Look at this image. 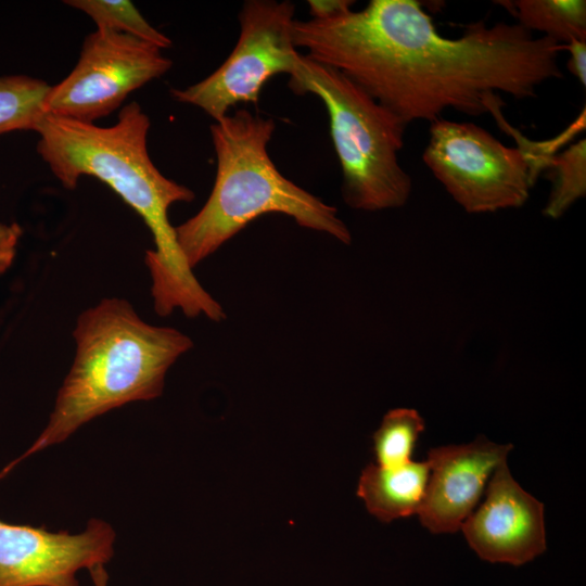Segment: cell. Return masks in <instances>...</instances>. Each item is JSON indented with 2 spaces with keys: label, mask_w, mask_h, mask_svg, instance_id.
<instances>
[{
  "label": "cell",
  "mask_w": 586,
  "mask_h": 586,
  "mask_svg": "<svg viewBox=\"0 0 586 586\" xmlns=\"http://www.w3.org/2000/svg\"><path fill=\"white\" fill-rule=\"evenodd\" d=\"M73 337L75 357L47 426L22 458L64 442L107 411L161 396L168 369L193 347L187 334L148 323L118 297L81 311Z\"/></svg>",
  "instance_id": "obj_3"
},
{
  "label": "cell",
  "mask_w": 586,
  "mask_h": 586,
  "mask_svg": "<svg viewBox=\"0 0 586 586\" xmlns=\"http://www.w3.org/2000/svg\"><path fill=\"white\" fill-rule=\"evenodd\" d=\"M275 129L272 118L244 109L211 125L217 160L212 192L194 216L175 227L178 247L191 269L268 214L286 215L303 228L344 244L352 242L349 229L334 206L279 171L268 152Z\"/></svg>",
  "instance_id": "obj_4"
},
{
  "label": "cell",
  "mask_w": 586,
  "mask_h": 586,
  "mask_svg": "<svg viewBox=\"0 0 586 586\" xmlns=\"http://www.w3.org/2000/svg\"><path fill=\"white\" fill-rule=\"evenodd\" d=\"M518 18V24L537 30L559 43L586 39V1L518 0L501 1Z\"/></svg>",
  "instance_id": "obj_13"
},
{
  "label": "cell",
  "mask_w": 586,
  "mask_h": 586,
  "mask_svg": "<svg viewBox=\"0 0 586 586\" xmlns=\"http://www.w3.org/2000/svg\"><path fill=\"white\" fill-rule=\"evenodd\" d=\"M171 65L154 44L97 28L85 38L73 71L51 86L43 102L44 113L94 124Z\"/></svg>",
  "instance_id": "obj_8"
},
{
  "label": "cell",
  "mask_w": 586,
  "mask_h": 586,
  "mask_svg": "<svg viewBox=\"0 0 586 586\" xmlns=\"http://www.w3.org/2000/svg\"><path fill=\"white\" fill-rule=\"evenodd\" d=\"M64 3L85 12L97 28L136 37L161 50L171 46V40L150 25L128 0H66Z\"/></svg>",
  "instance_id": "obj_17"
},
{
  "label": "cell",
  "mask_w": 586,
  "mask_h": 586,
  "mask_svg": "<svg viewBox=\"0 0 586 586\" xmlns=\"http://www.w3.org/2000/svg\"><path fill=\"white\" fill-rule=\"evenodd\" d=\"M289 87L326 106L346 205L366 212L404 206L412 188L398 160L407 124L342 73L302 53Z\"/></svg>",
  "instance_id": "obj_5"
},
{
  "label": "cell",
  "mask_w": 586,
  "mask_h": 586,
  "mask_svg": "<svg viewBox=\"0 0 586 586\" xmlns=\"http://www.w3.org/2000/svg\"><path fill=\"white\" fill-rule=\"evenodd\" d=\"M295 47L366 91L407 125L451 109L479 116L501 112L500 93L535 97L562 78L563 44L520 24L474 22L447 38L415 0H370L328 20H295Z\"/></svg>",
  "instance_id": "obj_1"
},
{
  "label": "cell",
  "mask_w": 586,
  "mask_h": 586,
  "mask_svg": "<svg viewBox=\"0 0 586 586\" xmlns=\"http://www.w3.org/2000/svg\"><path fill=\"white\" fill-rule=\"evenodd\" d=\"M149 116L137 102L124 106L109 127L44 114L35 130L37 152L65 189L81 176L113 189L148 226L154 249L145 251L154 310L165 317L180 309L188 318L221 321V305L201 285L176 240L168 218L177 202H191L194 192L165 177L148 152Z\"/></svg>",
  "instance_id": "obj_2"
},
{
  "label": "cell",
  "mask_w": 586,
  "mask_h": 586,
  "mask_svg": "<svg viewBox=\"0 0 586 586\" xmlns=\"http://www.w3.org/2000/svg\"><path fill=\"white\" fill-rule=\"evenodd\" d=\"M21 234L17 224L0 222V275L12 265Z\"/></svg>",
  "instance_id": "obj_18"
},
{
  "label": "cell",
  "mask_w": 586,
  "mask_h": 586,
  "mask_svg": "<svg viewBox=\"0 0 586 586\" xmlns=\"http://www.w3.org/2000/svg\"><path fill=\"white\" fill-rule=\"evenodd\" d=\"M294 14L288 0L244 1L239 38L226 61L203 80L170 89L173 99L203 110L214 122L238 104L256 105L271 77L295 69L301 53L293 42Z\"/></svg>",
  "instance_id": "obj_7"
},
{
  "label": "cell",
  "mask_w": 586,
  "mask_h": 586,
  "mask_svg": "<svg viewBox=\"0 0 586 586\" xmlns=\"http://www.w3.org/2000/svg\"><path fill=\"white\" fill-rule=\"evenodd\" d=\"M429 474L428 461H409L393 468L371 463L361 472L357 496L381 522L410 517L419 511Z\"/></svg>",
  "instance_id": "obj_12"
},
{
  "label": "cell",
  "mask_w": 586,
  "mask_h": 586,
  "mask_svg": "<svg viewBox=\"0 0 586 586\" xmlns=\"http://www.w3.org/2000/svg\"><path fill=\"white\" fill-rule=\"evenodd\" d=\"M512 444L475 441L433 448L428 454L430 474L418 511L432 533H453L473 511L486 480L506 461Z\"/></svg>",
  "instance_id": "obj_11"
},
{
  "label": "cell",
  "mask_w": 586,
  "mask_h": 586,
  "mask_svg": "<svg viewBox=\"0 0 586 586\" xmlns=\"http://www.w3.org/2000/svg\"><path fill=\"white\" fill-rule=\"evenodd\" d=\"M115 538L114 528L99 519L78 534L0 519V586H79L80 570L112 559Z\"/></svg>",
  "instance_id": "obj_9"
},
{
  "label": "cell",
  "mask_w": 586,
  "mask_h": 586,
  "mask_svg": "<svg viewBox=\"0 0 586 586\" xmlns=\"http://www.w3.org/2000/svg\"><path fill=\"white\" fill-rule=\"evenodd\" d=\"M545 170H548L552 188L543 213L557 219L586 194L585 139L552 155Z\"/></svg>",
  "instance_id": "obj_15"
},
{
  "label": "cell",
  "mask_w": 586,
  "mask_h": 586,
  "mask_svg": "<svg viewBox=\"0 0 586 586\" xmlns=\"http://www.w3.org/2000/svg\"><path fill=\"white\" fill-rule=\"evenodd\" d=\"M563 50L570 54L568 69L578 81L586 86V39L574 40L563 44Z\"/></svg>",
  "instance_id": "obj_20"
},
{
  "label": "cell",
  "mask_w": 586,
  "mask_h": 586,
  "mask_svg": "<svg viewBox=\"0 0 586 586\" xmlns=\"http://www.w3.org/2000/svg\"><path fill=\"white\" fill-rule=\"evenodd\" d=\"M46 81L26 75L0 76V135L35 130L50 90Z\"/></svg>",
  "instance_id": "obj_14"
},
{
  "label": "cell",
  "mask_w": 586,
  "mask_h": 586,
  "mask_svg": "<svg viewBox=\"0 0 586 586\" xmlns=\"http://www.w3.org/2000/svg\"><path fill=\"white\" fill-rule=\"evenodd\" d=\"M422 158L470 214L522 206L538 177L531 158L519 146H506L484 128L467 122H431Z\"/></svg>",
  "instance_id": "obj_6"
},
{
  "label": "cell",
  "mask_w": 586,
  "mask_h": 586,
  "mask_svg": "<svg viewBox=\"0 0 586 586\" xmlns=\"http://www.w3.org/2000/svg\"><path fill=\"white\" fill-rule=\"evenodd\" d=\"M355 1L352 0H308L310 18L328 20L352 10Z\"/></svg>",
  "instance_id": "obj_19"
},
{
  "label": "cell",
  "mask_w": 586,
  "mask_h": 586,
  "mask_svg": "<svg viewBox=\"0 0 586 586\" xmlns=\"http://www.w3.org/2000/svg\"><path fill=\"white\" fill-rule=\"evenodd\" d=\"M93 586H109V574L104 565H98L89 571Z\"/></svg>",
  "instance_id": "obj_21"
},
{
  "label": "cell",
  "mask_w": 586,
  "mask_h": 586,
  "mask_svg": "<svg viewBox=\"0 0 586 586\" xmlns=\"http://www.w3.org/2000/svg\"><path fill=\"white\" fill-rule=\"evenodd\" d=\"M424 428V420L416 409L395 408L386 412L372 435L377 466L393 468L411 461Z\"/></svg>",
  "instance_id": "obj_16"
},
{
  "label": "cell",
  "mask_w": 586,
  "mask_h": 586,
  "mask_svg": "<svg viewBox=\"0 0 586 586\" xmlns=\"http://www.w3.org/2000/svg\"><path fill=\"white\" fill-rule=\"evenodd\" d=\"M484 561L523 565L547 547L544 505L512 477L507 461L492 473L486 499L460 526Z\"/></svg>",
  "instance_id": "obj_10"
}]
</instances>
